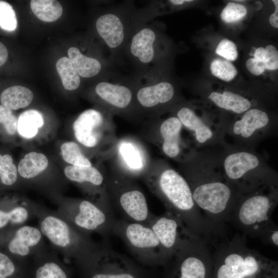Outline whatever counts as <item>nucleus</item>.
<instances>
[{"instance_id": "4be33fe9", "label": "nucleus", "mask_w": 278, "mask_h": 278, "mask_svg": "<svg viewBox=\"0 0 278 278\" xmlns=\"http://www.w3.org/2000/svg\"><path fill=\"white\" fill-rule=\"evenodd\" d=\"M158 142L163 154L167 157L181 160L191 149L187 150L181 137L182 125L174 115L159 121L158 125Z\"/></svg>"}, {"instance_id": "2f4dec72", "label": "nucleus", "mask_w": 278, "mask_h": 278, "mask_svg": "<svg viewBox=\"0 0 278 278\" xmlns=\"http://www.w3.org/2000/svg\"><path fill=\"white\" fill-rule=\"evenodd\" d=\"M56 67L65 90L74 91L79 87L80 77L68 57L60 58L56 63Z\"/></svg>"}, {"instance_id": "a18cd8bd", "label": "nucleus", "mask_w": 278, "mask_h": 278, "mask_svg": "<svg viewBox=\"0 0 278 278\" xmlns=\"http://www.w3.org/2000/svg\"><path fill=\"white\" fill-rule=\"evenodd\" d=\"M8 58V51L6 46L0 42V66L3 65L7 61Z\"/></svg>"}, {"instance_id": "393cba45", "label": "nucleus", "mask_w": 278, "mask_h": 278, "mask_svg": "<svg viewBox=\"0 0 278 278\" xmlns=\"http://www.w3.org/2000/svg\"><path fill=\"white\" fill-rule=\"evenodd\" d=\"M208 98L218 108L236 114H242L252 108L251 100L231 91H213Z\"/></svg>"}, {"instance_id": "bb28decb", "label": "nucleus", "mask_w": 278, "mask_h": 278, "mask_svg": "<svg viewBox=\"0 0 278 278\" xmlns=\"http://www.w3.org/2000/svg\"><path fill=\"white\" fill-rule=\"evenodd\" d=\"M48 165V159L44 154L32 151L21 160L18 172L23 179L31 180L44 171Z\"/></svg>"}, {"instance_id": "f3484780", "label": "nucleus", "mask_w": 278, "mask_h": 278, "mask_svg": "<svg viewBox=\"0 0 278 278\" xmlns=\"http://www.w3.org/2000/svg\"><path fill=\"white\" fill-rule=\"evenodd\" d=\"M114 115L103 109H87L74 121L73 129L76 140L87 148L97 147L103 140L115 144Z\"/></svg>"}, {"instance_id": "c85d7f7f", "label": "nucleus", "mask_w": 278, "mask_h": 278, "mask_svg": "<svg viewBox=\"0 0 278 278\" xmlns=\"http://www.w3.org/2000/svg\"><path fill=\"white\" fill-rule=\"evenodd\" d=\"M30 263L0 252V278H29Z\"/></svg>"}, {"instance_id": "5701e85b", "label": "nucleus", "mask_w": 278, "mask_h": 278, "mask_svg": "<svg viewBox=\"0 0 278 278\" xmlns=\"http://www.w3.org/2000/svg\"><path fill=\"white\" fill-rule=\"evenodd\" d=\"M29 278H74L70 268L48 247L34 257L30 263Z\"/></svg>"}, {"instance_id": "6e6552de", "label": "nucleus", "mask_w": 278, "mask_h": 278, "mask_svg": "<svg viewBox=\"0 0 278 278\" xmlns=\"http://www.w3.org/2000/svg\"><path fill=\"white\" fill-rule=\"evenodd\" d=\"M167 49L166 40L158 26L140 23L129 38L123 58L134 67L133 73H145L162 68Z\"/></svg>"}, {"instance_id": "412c9836", "label": "nucleus", "mask_w": 278, "mask_h": 278, "mask_svg": "<svg viewBox=\"0 0 278 278\" xmlns=\"http://www.w3.org/2000/svg\"><path fill=\"white\" fill-rule=\"evenodd\" d=\"M10 234L7 245L8 251L20 260L31 263L34 257L48 248L38 227L24 224Z\"/></svg>"}, {"instance_id": "a19ab883", "label": "nucleus", "mask_w": 278, "mask_h": 278, "mask_svg": "<svg viewBox=\"0 0 278 278\" xmlns=\"http://www.w3.org/2000/svg\"><path fill=\"white\" fill-rule=\"evenodd\" d=\"M264 243L277 247L278 246V227L274 223L267 229L259 237Z\"/></svg>"}, {"instance_id": "c9c22d12", "label": "nucleus", "mask_w": 278, "mask_h": 278, "mask_svg": "<svg viewBox=\"0 0 278 278\" xmlns=\"http://www.w3.org/2000/svg\"><path fill=\"white\" fill-rule=\"evenodd\" d=\"M247 14L246 6L239 3L230 2L221 11L220 18L225 23H232L241 20Z\"/></svg>"}, {"instance_id": "c03bdc74", "label": "nucleus", "mask_w": 278, "mask_h": 278, "mask_svg": "<svg viewBox=\"0 0 278 278\" xmlns=\"http://www.w3.org/2000/svg\"><path fill=\"white\" fill-rule=\"evenodd\" d=\"M266 57V51L263 47H259L256 49L254 54V58L260 62H265Z\"/></svg>"}, {"instance_id": "dca6fc26", "label": "nucleus", "mask_w": 278, "mask_h": 278, "mask_svg": "<svg viewBox=\"0 0 278 278\" xmlns=\"http://www.w3.org/2000/svg\"><path fill=\"white\" fill-rule=\"evenodd\" d=\"M172 107V115L178 118L191 134L194 143L198 147L213 146L223 144L230 124L213 116L198 114L194 108L183 104Z\"/></svg>"}, {"instance_id": "20e7f679", "label": "nucleus", "mask_w": 278, "mask_h": 278, "mask_svg": "<svg viewBox=\"0 0 278 278\" xmlns=\"http://www.w3.org/2000/svg\"><path fill=\"white\" fill-rule=\"evenodd\" d=\"M219 160L225 178L239 197L263 188L277 187L276 171L253 149L224 144Z\"/></svg>"}, {"instance_id": "423d86ee", "label": "nucleus", "mask_w": 278, "mask_h": 278, "mask_svg": "<svg viewBox=\"0 0 278 278\" xmlns=\"http://www.w3.org/2000/svg\"><path fill=\"white\" fill-rule=\"evenodd\" d=\"M278 203L277 187H265L238 199L228 222L244 235L259 237L274 223L272 215Z\"/></svg>"}, {"instance_id": "b1692460", "label": "nucleus", "mask_w": 278, "mask_h": 278, "mask_svg": "<svg viewBox=\"0 0 278 278\" xmlns=\"http://www.w3.org/2000/svg\"><path fill=\"white\" fill-rule=\"evenodd\" d=\"M68 58L80 77L91 78L100 74H106L113 69L108 60L86 55L78 47L72 46L67 51Z\"/></svg>"}, {"instance_id": "4468645a", "label": "nucleus", "mask_w": 278, "mask_h": 278, "mask_svg": "<svg viewBox=\"0 0 278 278\" xmlns=\"http://www.w3.org/2000/svg\"><path fill=\"white\" fill-rule=\"evenodd\" d=\"M94 93L103 109L114 115L140 116L135 101V86L132 75H122L112 69L96 84Z\"/></svg>"}, {"instance_id": "c756f323", "label": "nucleus", "mask_w": 278, "mask_h": 278, "mask_svg": "<svg viewBox=\"0 0 278 278\" xmlns=\"http://www.w3.org/2000/svg\"><path fill=\"white\" fill-rule=\"evenodd\" d=\"M42 114L36 110H28L20 114L18 118L17 131L25 138H31L38 133L44 125Z\"/></svg>"}, {"instance_id": "37998d69", "label": "nucleus", "mask_w": 278, "mask_h": 278, "mask_svg": "<svg viewBox=\"0 0 278 278\" xmlns=\"http://www.w3.org/2000/svg\"><path fill=\"white\" fill-rule=\"evenodd\" d=\"M272 2L275 5V11L269 18L270 25L274 28H278V1L273 0Z\"/></svg>"}, {"instance_id": "79ce46f5", "label": "nucleus", "mask_w": 278, "mask_h": 278, "mask_svg": "<svg viewBox=\"0 0 278 278\" xmlns=\"http://www.w3.org/2000/svg\"><path fill=\"white\" fill-rule=\"evenodd\" d=\"M246 66L249 72L255 76L262 74L266 70L264 62L258 61L254 58L248 59L246 61Z\"/></svg>"}, {"instance_id": "4c0bfd02", "label": "nucleus", "mask_w": 278, "mask_h": 278, "mask_svg": "<svg viewBox=\"0 0 278 278\" xmlns=\"http://www.w3.org/2000/svg\"><path fill=\"white\" fill-rule=\"evenodd\" d=\"M215 53L229 61H235L238 56L236 44L228 39H223L219 42Z\"/></svg>"}, {"instance_id": "9b49d317", "label": "nucleus", "mask_w": 278, "mask_h": 278, "mask_svg": "<svg viewBox=\"0 0 278 278\" xmlns=\"http://www.w3.org/2000/svg\"><path fill=\"white\" fill-rule=\"evenodd\" d=\"M79 278H148V271L128 257L106 244L98 249L84 262L76 267Z\"/></svg>"}, {"instance_id": "a878e982", "label": "nucleus", "mask_w": 278, "mask_h": 278, "mask_svg": "<svg viewBox=\"0 0 278 278\" xmlns=\"http://www.w3.org/2000/svg\"><path fill=\"white\" fill-rule=\"evenodd\" d=\"M35 205L23 202L8 210L0 208V230L10 227L14 231L31 218H36Z\"/></svg>"}, {"instance_id": "ea45409f", "label": "nucleus", "mask_w": 278, "mask_h": 278, "mask_svg": "<svg viewBox=\"0 0 278 278\" xmlns=\"http://www.w3.org/2000/svg\"><path fill=\"white\" fill-rule=\"evenodd\" d=\"M266 57L264 62L266 70L275 71L278 68V51L273 45H268L265 48Z\"/></svg>"}, {"instance_id": "f03ea898", "label": "nucleus", "mask_w": 278, "mask_h": 278, "mask_svg": "<svg viewBox=\"0 0 278 278\" xmlns=\"http://www.w3.org/2000/svg\"><path fill=\"white\" fill-rule=\"evenodd\" d=\"M166 211L178 217L190 233L209 242L223 230L212 223L197 207L189 186L182 175L163 161L151 164L143 177Z\"/></svg>"}, {"instance_id": "39448f33", "label": "nucleus", "mask_w": 278, "mask_h": 278, "mask_svg": "<svg viewBox=\"0 0 278 278\" xmlns=\"http://www.w3.org/2000/svg\"><path fill=\"white\" fill-rule=\"evenodd\" d=\"M35 216L42 233L57 253L73 260L76 267L89 258L99 244L73 227L58 212L35 205Z\"/></svg>"}, {"instance_id": "6ab92c4d", "label": "nucleus", "mask_w": 278, "mask_h": 278, "mask_svg": "<svg viewBox=\"0 0 278 278\" xmlns=\"http://www.w3.org/2000/svg\"><path fill=\"white\" fill-rule=\"evenodd\" d=\"M111 154L119 167L117 173L133 179L143 177L151 163L143 145L132 137L116 141Z\"/></svg>"}, {"instance_id": "cd10ccee", "label": "nucleus", "mask_w": 278, "mask_h": 278, "mask_svg": "<svg viewBox=\"0 0 278 278\" xmlns=\"http://www.w3.org/2000/svg\"><path fill=\"white\" fill-rule=\"evenodd\" d=\"M33 97V93L28 88L14 85L4 90L1 94L0 99L2 105L11 110H16L29 105Z\"/></svg>"}, {"instance_id": "f704fd0d", "label": "nucleus", "mask_w": 278, "mask_h": 278, "mask_svg": "<svg viewBox=\"0 0 278 278\" xmlns=\"http://www.w3.org/2000/svg\"><path fill=\"white\" fill-rule=\"evenodd\" d=\"M0 179L6 186L14 184L18 180V169L9 154H0Z\"/></svg>"}, {"instance_id": "aec40b11", "label": "nucleus", "mask_w": 278, "mask_h": 278, "mask_svg": "<svg viewBox=\"0 0 278 278\" xmlns=\"http://www.w3.org/2000/svg\"><path fill=\"white\" fill-rule=\"evenodd\" d=\"M147 225L157 236L167 263L177 252L186 228L178 217L167 211L160 216L153 214Z\"/></svg>"}, {"instance_id": "a211bd4d", "label": "nucleus", "mask_w": 278, "mask_h": 278, "mask_svg": "<svg viewBox=\"0 0 278 278\" xmlns=\"http://www.w3.org/2000/svg\"><path fill=\"white\" fill-rule=\"evenodd\" d=\"M275 123L269 114L252 108L242 114L239 119L230 123L226 135L235 140V145L253 149L261 140L276 130Z\"/></svg>"}, {"instance_id": "7c9ffc66", "label": "nucleus", "mask_w": 278, "mask_h": 278, "mask_svg": "<svg viewBox=\"0 0 278 278\" xmlns=\"http://www.w3.org/2000/svg\"><path fill=\"white\" fill-rule=\"evenodd\" d=\"M30 8L39 19L46 22L56 21L63 11L61 4L55 0H32Z\"/></svg>"}, {"instance_id": "9d476101", "label": "nucleus", "mask_w": 278, "mask_h": 278, "mask_svg": "<svg viewBox=\"0 0 278 278\" xmlns=\"http://www.w3.org/2000/svg\"><path fill=\"white\" fill-rule=\"evenodd\" d=\"M135 101L141 116H157L170 109L177 92L169 80L163 78L162 68L145 73H133Z\"/></svg>"}, {"instance_id": "f257e3e1", "label": "nucleus", "mask_w": 278, "mask_h": 278, "mask_svg": "<svg viewBox=\"0 0 278 278\" xmlns=\"http://www.w3.org/2000/svg\"><path fill=\"white\" fill-rule=\"evenodd\" d=\"M179 162L197 207L223 230L239 196L223 175L219 155L192 149Z\"/></svg>"}, {"instance_id": "1a4fd4ad", "label": "nucleus", "mask_w": 278, "mask_h": 278, "mask_svg": "<svg viewBox=\"0 0 278 278\" xmlns=\"http://www.w3.org/2000/svg\"><path fill=\"white\" fill-rule=\"evenodd\" d=\"M207 244L186 229L177 252L165 265V278H210L213 255Z\"/></svg>"}, {"instance_id": "e433bc0d", "label": "nucleus", "mask_w": 278, "mask_h": 278, "mask_svg": "<svg viewBox=\"0 0 278 278\" xmlns=\"http://www.w3.org/2000/svg\"><path fill=\"white\" fill-rule=\"evenodd\" d=\"M18 25L14 10L8 3L0 1V27L7 31L14 30Z\"/></svg>"}, {"instance_id": "473e14b6", "label": "nucleus", "mask_w": 278, "mask_h": 278, "mask_svg": "<svg viewBox=\"0 0 278 278\" xmlns=\"http://www.w3.org/2000/svg\"><path fill=\"white\" fill-rule=\"evenodd\" d=\"M60 149L63 159L71 165L79 167L92 166L77 143L73 141L65 142L61 145Z\"/></svg>"}, {"instance_id": "ddd939ff", "label": "nucleus", "mask_w": 278, "mask_h": 278, "mask_svg": "<svg viewBox=\"0 0 278 278\" xmlns=\"http://www.w3.org/2000/svg\"><path fill=\"white\" fill-rule=\"evenodd\" d=\"M112 234L124 241L141 265L154 266L167 264L160 244L148 225L115 218Z\"/></svg>"}, {"instance_id": "f8f14e48", "label": "nucleus", "mask_w": 278, "mask_h": 278, "mask_svg": "<svg viewBox=\"0 0 278 278\" xmlns=\"http://www.w3.org/2000/svg\"><path fill=\"white\" fill-rule=\"evenodd\" d=\"M110 202L125 220L147 224L152 216L146 197L134 179L117 172L107 179Z\"/></svg>"}, {"instance_id": "72a5a7b5", "label": "nucleus", "mask_w": 278, "mask_h": 278, "mask_svg": "<svg viewBox=\"0 0 278 278\" xmlns=\"http://www.w3.org/2000/svg\"><path fill=\"white\" fill-rule=\"evenodd\" d=\"M210 70L213 76L225 82L232 81L238 73L236 67L231 62L221 59L212 61Z\"/></svg>"}, {"instance_id": "7ed1b4c3", "label": "nucleus", "mask_w": 278, "mask_h": 278, "mask_svg": "<svg viewBox=\"0 0 278 278\" xmlns=\"http://www.w3.org/2000/svg\"><path fill=\"white\" fill-rule=\"evenodd\" d=\"M210 278H278V264L248 247L245 235L236 234L213 255Z\"/></svg>"}, {"instance_id": "0eeeda50", "label": "nucleus", "mask_w": 278, "mask_h": 278, "mask_svg": "<svg viewBox=\"0 0 278 278\" xmlns=\"http://www.w3.org/2000/svg\"><path fill=\"white\" fill-rule=\"evenodd\" d=\"M134 3L126 1L109 7L96 19V31L109 52V60L122 62L125 45L135 27L140 23L136 17Z\"/></svg>"}, {"instance_id": "2eb2a0df", "label": "nucleus", "mask_w": 278, "mask_h": 278, "mask_svg": "<svg viewBox=\"0 0 278 278\" xmlns=\"http://www.w3.org/2000/svg\"><path fill=\"white\" fill-rule=\"evenodd\" d=\"M57 212L75 229L89 236L94 233L104 237L111 234L116 218L89 199L62 201Z\"/></svg>"}, {"instance_id": "58836bf2", "label": "nucleus", "mask_w": 278, "mask_h": 278, "mask_svg": "<svg viewBox=\"0 0 278 278\" xmlns=\"http://www.w3.org/2000/svg\"><path fill=\"white\" fill-rule=\"evenodd\" d=\"M0 123L9 134L14 135L17 131L18 118L11 110L3 105H0Z\"/></svg>"}]
</instances>
